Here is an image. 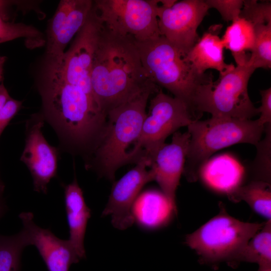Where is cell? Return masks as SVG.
<instances>
[{"instance_id":"1","label":"cell","mask_w":271,"mask_h":271,"mask_svg":"<svg viewBox=\"0 0 271 271\" xmlns=\"http://www.w3.org/2000/svg\"><path fill=\"white\" fill-rule=\"evenodd\" d=\"M39 91L42 104L40 112L56 132L59 149L84 159L100 140L107 116L82 88L50 71Z\"/></svg>"},{"instance_id":"2","label":"cell","mask_w":271,"mask_h":271,"mask_svg":"<svg viewBox=\"0 0 271 271\" xmlns=\"http://www.w3.org/2000/svg\"><path fill=\"white\" fill-rule=\"evenodd\" d=\"M90 80L97 105L106 116L138 93L156 85L147 75L134 41L102 26Z\"/></svg>"},{"instance_id":"3","label":"cell","mask_w":271,"mask_h":271,"mask_svg":"<svg viewBox=\"0 0 271 271\" xmlns=\"http://www.w3.org/2000/svg\"><path fill=\"white\" fill-rule=\"evenodd\" d=\"M160 90L148 88L107 114L103 133L91 153L85 159L87 170L100 178L114 182L116 171L142 158L137 149L148 99Z\"/></svg>"},{"instance_id":"4","label":"cell","mask_w":271,"mask_h":271,"mask_svg":"<svg viewBox=\"0 0 271 271\" xmlns=\"http://www.w3.org/2000/svg\"><path fill=\"white\" fill-rule=\"evenodd\" d=\"M187 128L190 139L183 173L188 181L194 182L202 166L216 151L240 143L256 146L264 125L257 119L211 116L194 120Z\"/></svg>"},{"instance_id":"5","label":"cell","mask_w":271,"mask_h":271,"mask_svg":"<svg viewBox=\"0 0 271 271\" xmlns=\"http://www.w3.org/2000/svg\"><path fill=\"white\" fill-rule=\"evenodd\" d=\"M134 43L150 81L184 102L197 119L192 109L194 96L198 86L212 78V75L198 74L181 51L161 36Z\"/></svg>"},{"instance_id":"6","label":"cell","mask_w":271,"mask_h":271,"mask_svg":"<svg viewBox=\"0 0 271 271\" xmlns=\"http://www.w3.org/2000/svg\"><path fill=\"white\" fill-rule=\"evenodd\" d=\"M255 70L247 63L236 65L200 85L193 100L192 109L199 119L206 112L212 117L250 119L258 115L248 92V81Z\"/></svg>"},{"instance_id":"7","label":"cell","mask_w":271,"mask_h":271,"mask_svg":"<svg viewBox=\"0 0 271 271\" xmlns=\"http://www.w3.org/2000/svg\"><path fill=\"white\" fill-rule=\"evenodd\" d=\"M220 206L217 215L186 237V244L208 261L236 260L248 240L265 223L240 221Z\"/></svg>"},{"instance_id":"8","label":"cell","mask_w":271,"mask_h":271,"mask_svg":"<svg viewBox=\"0 0 271 271\" xmlns=\"http://www.w3.org/2000/svg\"><path fill=\"white\" fill-rule=\"evenodd\" d=\"M157 0H96L93 10L102 27L136 42L161 36Z\"/></svg>"},{"instance_id":"9","label":"cell","mask_w":271,"mask_h":271,"mask_svg":"<svg viewBox=\"0 0 271 271\" xmlns=\"http://www.w3.org/2000/svg\"><path fill=\"white\" fill-rule=\"evenodd\" d=\"M194 120L196 119L184 102L160 89L150 100L149 112L143 122L138 143V152L150 162L165 144L168 137Z\"/></svg>"},{"instance_id":"10","label":"cell","mask_w":271,"mask_h":271,"mask_svg":"<svg viewBox=\"0 0 271 271\" xmlns=\"http://www.w3.org/2000/svg\"><path fill=\"white\" fill-rule=\"evenodd\" d=\"M101 29L102 25L92 9L60 64L48 67L49 71L64 81L80 87L95 101L90 74Z\"/></svg>"},{"instance_id":"11","label":"cell","mask_w":271,"mask_h":271,"mask_svg":"<svg viewBox=\"0 0 271 271\" xmlns=\"http://www.w3.org/2000/svg\"><path fill=\"white\" fill-rule=\"evenodd\" d=\"M209 10L203 0L159 1L161 36L184 55L199 39L197 29Z\"/></svg>"},{"instance_id":"12","label":"cell","mask_w":271,"mask_h":271,"mask_svg":"<svg viewBox=\"0 0 271 271\" xmlns=\"http://www.w3.org/2000/svg\"><path fill=\"white\" fill-rule=\"evenodd\" d=\"M45 122L41 112L27 120L25 145L20 160L30 172L34 191L46 194L50 182L57 176L60 150L50 145L44 137L42 128Z\"/></svg>"},{"instance_id":"13","label":"cell","mask_w":271,"mask_h":271,"mask_svg":"<svg viewBox=\"0 0 271 271\" xmlns=\"http://www.w3.org/2000/svg\"><path fill=\"white\" fill-rule=\"evenodd\" d=\"M149 160L143 158L136 166L121 178L114 181L107 203L102 216H110L112 225L119 230H125L135 222L133 206L143 187L154 181Z\"/></svg>"},{"instance_id":"14","label":"cell","mask_w":271,"mask_h":271,"mask_svg":"<svg viewBox=\"0 0 271 271\" xmlns=\"http://www.w3.org/2000/svg\"><path fill=\"white\" fill-rule=\"evenodd\" d=\"M91 0H61L49 23L46 54L49 66L61 63L65 48L86 22L93 7Z\"/></svg>"},{"instance_id":"15","label":"cell","mask_w":271,"mask_h":271,"mask_svg":"<svg viewBox=\"0 0 271 271\" xmlns=\"http://www.w3.org/2000/svg\"><path fill=\"white\" fill-rule=\"evenodd\" d=\"M190 139L188 131L175 132L171 142L163 145L150 161L149 168L154 181L176 209V193L183 173Z\"/></svg>"},{"instance_id":"16","label":"cell","mask_w":271,"mask_h":271,"mask_svg":"<svg viewBox=\"0 0 271 271\" xmlns=\"http://www.w3.org/2000/svg\"><path fill=\"white\" fill-rule=\"evenodd\" d=\"M19 216L29 245L36 247L48 271H69L72 264L81 260L68 240L61 239L49 229L38 226L32 213L23 212Z\"/></svg>"},{"instance_id":"17","label":"cell","mask_w":271,"mask_h":271,"mask_svg":"<svg viewBox=\"0 0 271 271\" xmlns=\"http://www.w3.org/2000/svg\"><path fill=\"white\" fill-rule=\"evenodd\" d=\"M222 25L211 26L195 44L184 55V58L199 75L208 69H214L221 74L235 66L224 61V46L219 34Z\"/></svg>"},{"instance_id":"18","label":"cell","mask_w":271,"mask_h":271,"mask_svg":"<svg viewBox=\"0 0 271 271\" xmlns=\"http://www.w3.org/2000/svg\"><path fill=\"white\" fill-rule=\"evenodd\" d=\"M245 171L233 156L222 154L209 159L200 169L198 177L209 188L228 196L242 184Z\"/></svg>"},{"instance_id":"19","label":"cell","mask_w":271,"mask_h":271,"mask_svg":"<svg viewBox=\"0 0 271 271\" xmlns=\"http://www.w3.org/2000/svg\"><path fill=\"white\" fill-rule=\"evenodd\" d=\"M64 202L69 230L68 239L80 259L86 257L84 245L87 222L91 210L86 205L83 192L76 176L73 181L63 185Z\"/></svg>"},{"instance_id":"20","label":"cell","mask_w":271,"mask_h":271,"mask_svg":"<svg viewBox=\"0 0 271 271\" xmlns=\"http://www.w3.org/2000/svg\"><path fill=\"white\" fill-rule=\"evenodd\" d=\"M253 25L247 20L238 17L228 26L221 40L224 48L229 50L236 65H244L247 63L249 55L254 43Z\"/></svg>"},{"instance_id":"21","label":"cell","mask_w":271,"mask_h":271,"mask_svg":"<svg viewBox=\"0 0 271 271\" xmlns=\"http://www.w3.org/2000/svg\"><path fill=\"white\" fill-rule=\"evenodd\" d=\"M235 202H245L255 212L268 220L271 218L270 183L253 180L245 185H241L228 196Z\"/></svg>"},{"instance_id":"22","label":"cell","mask_w":271,"mask_h":271,"mask_svg":"<svg viewBox=\"0 0 271 271\" xmlns=\"http://www.w3.org/2000/svg\"><path fill=\"white\" fill-rule=\"evenodd\" d=\"M236 260L255 262L260 267L271 264V221L267 220L242 249Z\"/></svg>"},{"instance_id":"23","label":"cell","mask_w":271,"mask_h":271,"mask_svg":"<svg viewBox=\"0 0 271 271\" xmlns=\"http://www.w3.org/2000/svg\"><path fill=\"white\" fill-rule=\"evenodd\" d=\"M29 245L25 231L11 235H0V271H19L21 254Z\"/></svg>"},{"instance_id":"24","label":"cell","mask_w":271,"mask_h":271,"mask_svg":"<svg viewBox=\"0 0 271 271\" xmlns=\"http://www.w3.org/2000/svg\"><path fill=\"white\" fill-rule=\"evenodd\" d=\"M254 43L247 64L256 70L271 67V22L253 25Z\"/></svg>"},{"instance_id":"25","label":"cell","mask_w":271,"mask_h":271,"mask_svg":"<svg viewBox=\"0 0 271 271\" xmlns=\"http://www.w3.org/2000/svg\"><path fill=\"white\" fill-rule=\"evenodd\" d=\"M4 11L0 10V43L19 38L25 39L34 46L44 43L42 35L39 31L33 26L8 22Z\"/></svg>"},{"instance_id":"26","label":"cell","mask_w":271,"mask_h":271,"mask_svg":"<svg viewBox=\"0 0 271 271\" xmlns=\"http://www.w3.org/2000/svg\"><path fill=\"white\" fill-rule=\"evenodd\" d=\"M265 137L255 146L256 157L252 164V170L256 179L270 183L271 123L264 125Z\"/></svg>"},{"instance_id":"27","label":"cell","mask_w":271,"mask_h":271,"mask_svg":"<svg viewBox=\"0 0 271 271\" xmlns=\"http://www.w3.org/2000/svg\"><path fill=\"white\" fill-rule=\"evenodd\" d=\"M239 17L251 22L253 25L271 22V3L258 2L255 0L243 1Z\"/></svg>"},{"instance_id":"28","label":"cell","mask_w":271,"mask_h":271,"mask_svg":"<svg viewBox=\"0 0 271 271\" xmlns=\"http://www.w3.org/2000/svg\"><path fill=\"white\" fill-rule=\"evenodd\" d=\"M204 2L209 9H216L227 22H232L239 17L243 4V1L241 0H205Z\"/></svg>"},{"instance_id":"29","label":"cell","mask_w":271,"mask_h":271,"mask_svg":"<svg viewBox=\"0 0 271 271\" xmlns=\"http://www.w3.org/2000/svg\"><path fill=\"white\" fill-rule=\"evenodd\" d=\"M22 101L12 97L0 90V136L11 120L22 107Z\"/></svg>"},{"instance_id":"30","label":"cell","mask_w":271,"mask_h":271,"mask_svg":"<svg viewBox=\"0 0 271 271\" xmlns=\"http://www.w3.org/2000/svg\"><path fill=\"white\" fill-rule=\"evenodd\" d=\"M261 105L257 108L259 117L257 119L262 125L271 123V87L260 91Z\"/></svg>"},{"instance_id":"31","label":"cell","mask_w":271,"mask_h":271,"mask_svg":"<svg viewBox=\"0 0 271 271\" xmlns=\"http://www.w3.org/2000/svg\"><path fill=\"white\" fill-rule=\"evenodd\" d=\"M4 191V189H0V219L5 214L8 208L3 196Z\"/></svg>"},{"instance_id":"32","label":"cell","mask_w":271,"mask_h":271,"mask_svg":"<svg viewBox=\"0 0 271 271\" xmlns=\"http://www.w3.org/2000/svg\"><path fill=\"white\" fill-rule=\"evenodd\" d=\"M7 60L6 56H0V84L2 83L3 78L4 65Z\"/></svg>"},{"instance_id":"33","label":"cell","mask_w":271,"mask_h":271,"mask_svg":"<svg viewBox=\"0 0 271 271\" xmlns=\"http://www.w3.org/2000/svg\"><path fill=\"white\" fill-rule=\"evenodd\" d=\"M11 3V1H0V10H5Z\"/></svg>"},{"instance_id":"34","label":"cell","mask_w":271,"mask_h":271,"mask_svg":"<svg viewBox=\"0 0 271 271\" xmlns=\"http://www.w3.org/2000/svg\"><path fill=\"white\" fill-rule=\"evenodd\" d=\"M258 271H271L270 267H260Z\"/></svg>"}]
</instances>
